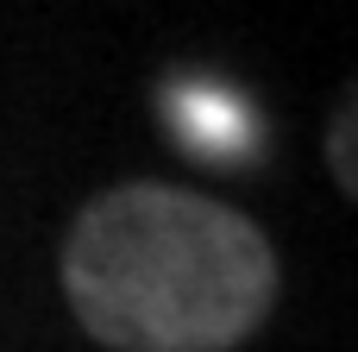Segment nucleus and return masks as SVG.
<instances>
[{
    "label": "nucleus",
    "mask_w": 358,
    "mask_h": 352,
    "mask_svg": "<svg viewBox=\"0 0 358 352\" xmlns=\"http://www.w3.org/2000/svg\"><path fill=\"white\" fill-rule=\"evenodd\" d=\"M63 296L113 352H233L277 309V252L258 220L176 183L94 195L57 258Z\"/></svg>",
    "instance_id": "1"
},
{
    "label": "nucleus",
    "mask_w": 358,
    "mask_h": 352,
    "mask_svg": "<svg viewBox=\"0 0 358 352\" xmlns=\"http://www.w3.org/2000/svg\"><path fill=\"white\" fill-rule=\"evenodd\" d=\"M176 139L201 157V164H233L245 151V113L220 94H201V88H182L176 94Z\"/></svg>",
    "instance_id": "2"
},
{
    "label": "nucleus",
    "mask_w": 358,
    "mask_h": 352,
    "mask_svg": "<svg viewBox=\"0 0 358 352\" xmlns=\"http://www.w3.org/2000/svg\"><path fill=\"white\" fill-rule=\"evenodd\" d=\"M352 126H358V113H352V94H346V107H340V120H334V139H327V151H334V176H340V189H346V195H358V170H352Z\"/></svg>",
    "instance_id": "3"
}]
</instances>
